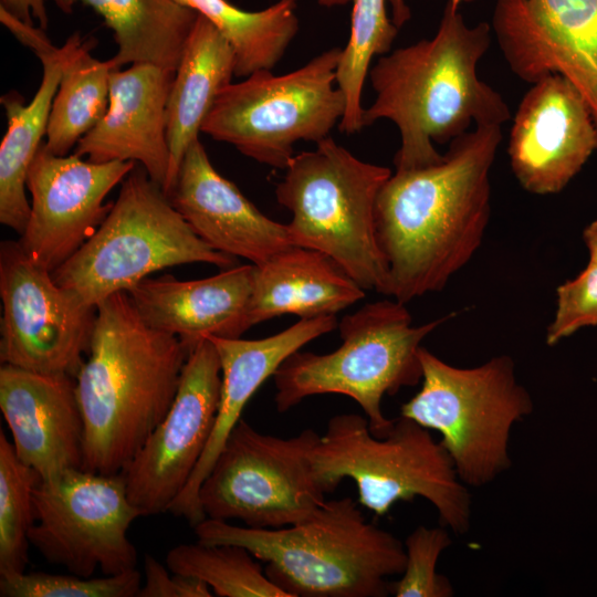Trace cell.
I'll return each mask as SVG.
<instances>
[{
    "instance_id": "14",
    "label": "cell",
    "mask_w": 597,
    "mask_h": 597,
    "mask_svg": "<svg viewBox=\"0 0 597 597\" xmlns=\"http://www.w3.org/2000/svg\"><path fill=\"white\" fill-rule=\"evenodd\" d=\"M220 388L219 356L203 338L189 353L167 415L122 472L142 516L168 512L187 485L211 436Z\"/></svg>"
},
{
    "instance_id": "33",
    "label": "cell",
    "mask_w": 597,
    "mask_h": 597,
    "mask_svg": "<svg viewBox=\"0 0 597 597\" xmlns=\"http://www.w3.org/2000/svg\"><path fill=\"white\" fill-rule=\"evenodd\" d=\"M452 541L444 526H418L405 541L406 566L396 582L389 583L395 597H451L450 580L437 572L441 553Z\"/></svg>"
},
{
    "instance_id": "36",
    "label": "cell",
    "mask_w": 597,
    "mask_h": 597,
    "mask_svg": "<svg viewBox=\"0 0 597 597\" xmlns=\"http://www.w3.org/2000/svg\"><path fill=\"white\" fill-rule=\"evenodd\" d=\"M0 8L27 24L36 20L43 30L49 25L45 0H0Z\"/></svg>"
},
{
    "instance_id": "5",
    "label": "cell",
    "mask_w": 597,
    "mask_h": 597,
    "mask_svg": "<svg viewBox=\"0 0 597 597\" xmlns=\"http://www.w3.org/2000/svg\"><path fill=\"white\" fill-rule=\"evenodd\" d=\"M314 478L323 491L352 479L358 502L378 516L398 501L420 496L437 510L454 534L470 528L471 496L453 461L429 429L400 416L384 438L374 436L358 413L333 416L310 451Z\"/></svg>"
},
{
    "instance_id": "31",
    "label": "cell",
    "mask_w": 597,
    "mask_h": 597,
    "mask_svg": "<svg viewBox=\"0 0 597 597\" xmlns=\"http://www.w3.org/2000/svg\"><path fill=\"white\" fill-rule=\"evenodd\" d=\"M39 473L15 454L0 431V577L23 574L29 562V532L34 524L33 490Z\"/></svg>"
},
{
    "instance_id": "27",
    "label": "cell",
    "mask_w": 597,
    "mask_h": 597,
    "mask_svg": "<svg viewBox=\"0 0 597 597\" xmlns=\"http://www.w3.org/2000/svg\"><path fill=\"white\" fill-rule=\"evenodd\" d=\"M93 39L73 33L63 44L65 57L46 128L44 146L65 156L105 115L109 103V60L91 55Z\"/></svg>"
},
{
    "instance_id": "32",
    "label": "cell",
    "mask_w": 597,
    "mask_h": 597,
    "mask_svg": "<svg viewBox=\"0 0 597 597\" xmlns=\"http://www.w3.org/2000/svg\"><path fill=\"white\" fill-rule=\"evenodd\" d=\"M142 586V575L135 569L103 577H83L50 574L44 572L23 573L12 577H0L1 597H134Z\"/></svg>"
},
{
    "instance_id": "9",
    "label": "cell",
    "mask_w": 597,
    "mask_h": 597,
    "mask_svg": "<svg viewBox=\"0 0 597 597\" xmlns=\"http://www.w3.org/2000/svg\"><path fill=\"white\" fill-rule=\"evenodd\" d=\"M421 388L400 408L407 417L438 431L459 479L483 486L509 470L512 428L528 417L533 399L516 378L514 360L499 355L471 368L452 366L419 349Z\"/></svg>"
},
{
    "instance_id": "2",
    "label": "cell",
    "mask_w": 597,
    "mask_h": 597,
    "mask_svg": "<svg viewBox=\"0 0 597 597\" xmlns=\"http://www.w3.org/2000/svg\"><path fill=\"white\" fill-rule=\"evenodd\" d=\"M491 42V25H468L448 0L431 39L380 55L369 69L375 98L364 108L363 124L391 121L400 133L396 170L439 163L433 146L451 143L476 126H501L510 109L501 96L478 76V63Z\"/></svg>"
},
{
    "instance_id": "1",
    "label": "cell",
    "mask_w": 597,
    "mask_h": 597,
    "mask_svg": "<svg viewBox=\"0 0 597 597\" xmlns=\"http://www.w3.org/2000/svg\"><path fill=\"white\" fill-rule=\"evenodd\" d=\"M501 140V126H476L453 139L439 163L386 180L375 216L388 296L406 304L441 291L475 254L490 220V170Z\"/></svg>"
},
{
    "instance_id": "40",
    "label": "cell",
    "mask_w": 597,
    "mask_h": 597,
    "mask_svg": "<svg viewBox=\"0 0 597 597\" xmlns=\"http://www.w3.org/2000/svg\"><path fill=\"white\" fill-rule=\"evenodd\" d=\"M53 1H54L55 4H57L60 0H53Z\"/></svg>"
},
{
    "instance_id": "29",
    "label": "cell",
    "mask_w": 597,
    "mask_h": 597,
    "mask_svg": "<svg viewBox=\"0 0 597 597\" xmlns=\"http://www.w3.org/2000/svg\"><path fill=\"white\" fill-rule=\"evenodd\" d=\"M352 2L349 38L342 49L336 72V84L346 102L338 126L346 134L359 132L364 127L362 95L371 60L388 53L398 33V28L387 15V0Z\"/></svg>"
},
{
    "instance_id": "10",
    "label": "cell",
    "mask_w": 597,
    "mask_h": 597,
    "mask_svg": "<svg viewBox=\"0 0 597 597\" xmlns=\"http://www.w3.org/2000/svg\"><path fill=\"white\" fill-rule=\"evenodd\" d=\"M341 52L329 49L286 74L261 70L228 84L201 133L260 164L285 169L296 142L325 139L344 116L346 102L336 84Z\"/></svg>"
},
{
    "instance_id": "20",
    "label": "cell",
    "mask_w": 597,
    "mask_h": 597,
    "mask_svg": "<svg viewBox=\"0 0 597 597\" xmlns=\"http://www.w3.org/2000/svg\"><path fill=\"white\" fill-rule=\"evenodd\" d=\"M336 326L335 315H323L302 318L262 339L207 337L217 349L221 367L218 411L207 447L187 485L171 503L169 513L184 517L192 527L206 519L198 500L199 489L250 398L287 357Z\"/></svg>"
},
{
    "instance_id": "39",
    "label": "cell",
    "mask_w": 597,
    "mask_h": 597,
    "mask_svg": "<svg viewBox=\"0 0 597 597\" xmlns=\"http://www.w3.org/2000/svg\"><path fill=\"white\" fill-rule=\"evenodd\" d=\"M353 0H317L318 4L327 8L346 6Z\"/></svg>"
},
{
    "instance_id": "30",
    "label": "cell",
    "mask_w": 597,
    "mask_h": 597,
    "mask_svg": "<svg viewBox=\"0 0 597 597\" xmlns=\"http://www.w3.org/2000/svg\"><path fill=\"white\" fill-rule=\"evenodd\" d=\"M247 548L234 544H179L166 556L175 574L203 580L219 597H287Z\"/></svg>"
},
{
    "instance_id": "35",
    "label": "cell",
    "mask_w": 597,
    "mask_h": 597,
    "mask_svg": "<svg viewBox=\"0 0 597 597\" xmlns=\"http://www.w3.org/2000/svg\"><path fill=\"white\" fill-rule=\"evenodd\" d=\"M145 584L137 597H211L212 589L203 580L182 574L169 575L155 557H144Z\"/></svg>"
},
{
    "instance_id": "37",
    "label": "cell",
    "mask_w": 597,
    "mask_h": 597,
    "mask_svg": "<svg viewBox=\"0 0 597 597\" xmlns=\"http://www.w3.org/2000/svg\"><path fill=\"white\" fill-rule=\"evenodd\" d=\"M391 7V20L394 24L399 29L401 28L407 21H409L411 17V12L409 7L407 6L405 0H387ZM452 2L455 7H460V4L463 1H470V0H449Z\"/></svg>"
},
{
    "instance_id": "24",
    "label": "cell",
    "mask_w": 597,
    "mask_h": 597,
    "mask_svg": "<svg viewBox=\"0 0 597 597\" xmlns=\"http://www.w3.org/2000/svg\"><path fill=\"white\" fill-rule=\"evenodd\" d=\"M235 60L224 35L198 13L175 72L167 101L169 168L163 187L168 196L184 156L199 138L201 126L223 87L232 83Z\"/></svg>"
},
{
    "instance_id": "38",
    "label": "cell",
    "mask_w": 597,
    "mask_h": 597,
    "mask_svg": "<svg viewBox=\"0 0 597 597\" xmlns=\"http://www.w3.org/2000/svg\"><path fill=\"white\" fill-rule=\"evenodd\" d=\"M583 240L589 252V261L597 262V219L584 229Z\"/></svg>"
},
{
    "instance_id": "8",
    "label": "cell",
    "mask_w": 597,
    "mask_h": 597,
    "mask_svg": "<svg viewBox=\"0 0 597 597\" xmlns=\"http://www.w3.org/2000/svg\"><path fill=\"white\" fill-rule=\"evenodd\" d=\"M234 262L198 237L161 186L136 165L101 226L52 277L96 306L166 268L208 263L229 269Z\"/></svg>"
},
{
    "instance_id": "12",
    "label": "cell",
    "mask_w": 597,
    "mask_h": 597,
    "mask_svg": "<svg viewBox=\"0 0 597 597\" xmlns=\"http://www.w3.org/2000/svg\"><path fill=\"white\" fill-rule=\"evenodd\" d=\"M34 524L29 542L50 563L92 577L135 569L137 551L128 528L140 512L132 504L124 474L74 469L33 490Z\"/></svg>"
},
{
    "instance_id": "11",
    "label": "cell",
    "mask_w": 597,
    "mask_h": 597,
    "mask_svg": "<svg viewBox=\"0 0 597 597\" xmlns=\"http://www.w3.org/2000/svg\"><path fill=\"white\" fill-rule=\"evenodd\" d=\"M318 438L312 429L265 434L240 419L199 489L206 517L266 528L307 519L325 501L310 461Z\"/></svg>"
},
{
    "instance_id": "22",
    "label": "cell",
    "mask_w": 597,
    "mask_h": 597,
    "mask_svg": "<svg viewBox=\"0 0 597 597\" xmlns=\"http://www.w3.org/2000/svg\"><path fill=\"white\" fill-rule=\"evenodd\" d=\"M254 264L200 280L146 277L127 293L151 327L176 335L191 350L209 336L239 338L251 325Z\"/></svg>"
},
{
    "instance_id": "15",
    "label": "cell",
    "mask_w": 597,
    "mask_h": 597,
    "mask_svg": "<svg viewBox=\"0 0 597 597\" xmlns=\"http://www.w3.org/2000/svg\"><path fill=\"white\" fill-rule=\"evenodd\" d=\"M136 167L57 156L40 146L28 170L31 212L18 242L38 265L54 272L97 230L113 202L104 200Z\"/></svg>"
},
{
    "instance_id": "7",
    "label": "cell",
    "mask_w": 597,
    "mask_h": 597,
    "mask_svg": "<svg viewBox=\"0 0 597 597\" xmlns=\"http://www.w3.org/2000/svg\"><path fill=\"white\" fill-rule=\"evenodd\" d=\"M453 315L415 326L400 301L365 304L341 321L337 349L322 355L297 350L282 363L273 375L277 411L314 395L341 394L362 407L374 436L386 437L395 419L383 413L384 396L421 381V342Z\"/></svg>"
},
{
    "instance_id": "26",
    "label": "cell",
    "mask_w": 597,
    "mask_h": 597,
    "mask_svg": "<svg viewBox=\"0 0 597 597\" xmlns=\"http://www.w3.org/2000/svg\"><path fill=\"white\" fill-rule=\"evenodd\" d=\"M82 3L92 8L113 31V69L151 64L176 72L198 13L175 0H60L64 13Z\"/></svg>"
},
{
    "instance_id": "34",
    "label": "cell",
    "mask_w": 597,
    "mask_h": 597,
    "mask_svg": "<svg viewBox=\"0 0 597 597\" xmlns=\"http://www.w3.org/2000/svg\"><path fill=\"white\" fill-rule=\"evenodd\" d=\"M587 326H597V262L594 261L556 289V310L546 328L545 342L554 346Z\"/></svg>"
},
{
    "instance_id": "21",
    "label": "cell",
    "mask_w": 597,
    "mask_h": 597,
    "mask_svg": "<svg viewBox=\"0 0 597 597\" xmlns=\"http://www.w3.org/2000/svg\"><path fill=\"white\" fill-rule=\"evenodd\" d=\"M174 76L151 64L112 70L107 111L74 154L93 163L134 161L163 188L170 159L166 108Z\"/></svg>"
},
{
    "instance_id": "17",
    "label": "cell",
    "mask_w": 597,
    "mask_h": 597,
    "mask_svg": "<svg viewBox=\"0 0 597 597\" xmlns=\"http://www.w3.org/2000/svg\"><path fill=\"white\" fill-rule=\"evenodd\" d=\"M597 150V126L579 92L558 74L532 84L515 113L507 153L528 192L563 190Z\"/></svg>"
},
{
    "instance_id": "4",
    "label": "cell",
    "mask_w": 597,
    "mask_h": 597,
    "mask_svg": "<svg viewBox=\"0 0 597 597\" xmlns=\"http://www.w3.org/2000/svg\"><path fill=\"white\" fill-rule=\"evenodd\" d=\"M195 528L205 544H234L266 563L269 579L287 597H385L387 577L401 575L405 544L366 521L349 498L324 501L307 519L277 528L206 517Z\"/></svg>"
},
{
    "instance_id": "25",
    "label": "cell",
    "mask_w": 597,
    "mask_h": 597,
    "mask_svg": "<svg viewBox=\"0 0 597 597\" xmlns=\"http://www.w3.org/2000/svg\"><path fill=\"white\" fill-rule=\"evenodd\" d=\"M43 65L40 86L24 104L17 92L1 96L7 132L0 145V222L21 234L31 206L25 196L28 170L46 135L49 116L62 75L65 50L51 44L38 54Z\"/></svg>"
},
{
    "instance_id": "13",
    "label": "cell",
    "mask_w": 597,
    "mask_h": 597,
    "mask_svg": "<svg viewBox=\"0 0 597 597\" xmlns=\"http://www.w3.org/2000/svg\"><path fill=\"white\" fill-rule=\"evenodd\" d=\"M1 364L76 376L88 354L97 308L60 286L20 243L0 244Z\"/></svg>"
},
{
    "instance_id": "3",
    "label": "cell",
    "mask_w": 597,
    "mask_h": 597,
    "mask_svg": "<svg viewBox=\"0 0 597 597\" xmlns=\"http://www.w3.org/2000/svg\"><path fill=\"white\" fill-rule=\"evenodd\" d=\"M87 359L75 376L83 470L123 472L172 405L189 348L149 326L127 292L96 305Z\"/></svg>"
},
{
    "instance_id": "28",
    "label": "cell",
    "mask_w": 597,
    "mask_h": 597,
    "mask_svg": "<svg viewBox=\"0 0 597 597\" xmlns=\"http://www.w3.org/2000/svg\"><path fill=\"white\" fill-rule=\"evenodd\" d=\"M207 18L228 40L234 75L272 70L298 32L296 0H279L260 11L242 10L228 0H175Z\"/></svg>"
},
{
    "instance_id": "18",
    "label": "cell",
    "mask_w": 597,
    "mask_h": 597,
    "mask_svg": "<svg viewBox=\"0 0 597 597\" xmlns=\"http://www.w3.org/2000/svg\"><path fill=\"white\" fill-rule=\"evenodd\" d=\"M75 377L2 364L0 410L17 457L41 480L83 469L84 423Z\"/></svg>"
},
{
    "instance_id": "16",
    "label": "cell",
    "mask_w": 597,
    "mask_h": 597,
    "mask_svg": "<svg viewBox=\"0 0 597 597\" xmlns=\"http://www.w3.org/2000/svg\"><path fill=\"white\" fill-rule=\"evenodd\" d=\"M491 27L517 77H565L597 126V0H496Z\"/></svg>"
},
{
    "instance_id": "23",
    "label": "cell",
    "mask_w": 597,
    "mask_h": 597,
    "mask_svg": "<svg viewBox=\"0 0 597 597\" xmlns=\"http://www.w3.org/2000/svg\"><path fill=\"white\" fill-rule=\"evenodd\" d=\"M365 296L358 285L326 254L291 245L254 265L251 325L293 314L302 318L335 315Z\"/></svg>"
},
{
    "instance_id": "6",
    "label": "cell",
    "mask_w": 597,
    "mask_h": 597,
    "mask_svg": "<svg viewBox=\"0 0 597 597\" xmlns=\"http://www.w3.org/2000/svg\"><path fill=\"white\" fill-rule=\"evenodd\" d=\"M388 167L366 163L331 136L294 155L277 184V202L292 212V245L334 260L365 291L389 295V271L376 234L378 193Z\"/></svg>"
},
{
    "instance_id": "19",
    "label": "cell",
    "mask_w": 597,
    "mask_h": 597,
    "mask_svg": "<svg viewBox=\"0 0 597 597\" xmlns=\"http://www.w3.org/2000/svg\"><path fill=\"white\" fill-rule=\"evenodd\" d=\"M168 198L214 250L254 265L291 247L286 224L263 214L212 166L200 139L187 149Z\"/></svg>"
}]
</instances>
